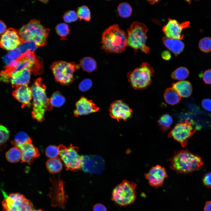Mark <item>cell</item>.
I'll list each match as a JSON object with an SVG mask.
<instances>
[{
	"instance_id": "cell-46",
	"label": "cell",
	"mask_w": 211,
	"mask_h": 211,
	"mask_svg": "<svg viewBox=\"0 0 211 211\" xmlns=\"http://www.w3.org/2000/svg\"><path fill=\"white\" fill-rule=\"evenodd\" d=\"M6 26L5 23L0 20V34L4 33L6 30Z\"/></svg>"
},
{
	"instance_id": "cell-36",
	"label": "cell",
	"mask_w": 211,
	"mask_h": 211,
	"mask_svg": "<svg viewBox=\"0 0 211 211\" xmlns=\"http://www.w3.org/2000/svg\"><path fill=\"white\" fill-rule=\"evenodd\" d=\"M55 29L57 33L62 39H65L66 37L69 34L70 31L68 25L64 23L57 25Z\"/></svg>"
},
{
	"instance_id": "cell-16",
	"label": "cell",
	"mask_w": 211,
	"mask_h": 211,
	"mask_svg": "<svg viewBox=\"0 0 211 211\" xmlns=\"http://www.w3.org/2000/svg\"><path fill=\"white\" fill-rule=\"evenodd\" d=\"M52 181L53 186L50 195L52 199V204L54 206L63 208L66 203V197L63 181L60 178Z\"/></svg>"
},
{
	"instance_id": "cell-25",
	"label": "cell",
	"mask_w": 211,
	"mask_h": 211,
	"mask_svg": "<svg viewBox=\"0 0 211 211\" xmlns=\"http://www.w3.org/2000/svg\"><path fill=\"white\" fill-rule=\"evenodd\" d=\"M83 70L88 73L92 72L96 70L97 64L96 61L90 57H85L80 61L79 65Z\"/></svg>"
},
{
	"instance_id": "cell-10",
	"label": "cell",
	"mask_w": 211,
	"mask_h": 211,
	"mask_svg": "<svg viewBox=\"0 0 211 211\" xmlns=\"http://www.w3.org/2000/svg\"><path fill=\"white\" fill-rule=\"evenodd\" d=\"M4 195L2 211H31L34 209L31 202L20 193H12L8 195Z\"/></svg>"
},
{
	"instance_id": "cell-41",
	"label": "cell",
	"mask_w": 211,
	"mask_h": 211,
	"mask_svg": "<svg viewBox=\"0 0 211 211\" xmlns=\"http://www.w3.org/2000/svg\"><path fill=\"white\" fill-rule=\"evenodd\" d=\"M203 182L204 185L209 188H211V172L205 174L203 178Z\"/></svg>"
},
{
	"instance_id": "cell-38",
	"label": "cell",
	"mask_w": 211,
	"mask_h": 211,
	"mask_svg": "<svg viewBox=\"0 0 211 211\" xmlns=\"http://www.w3.org/2000/svg\"><path fill=\"white\" fill-rule=\"evenodd\" d=\"M78 17L76 13L71 10L66 12L64 15L63 18L64 21L67 23L74 22L77 20Z\"/></svg>"
},
{
	"instance_id": "cell-3",
	"label": "cell",
	"mask_w": 211,
	"mask_h": 211,
	"mask_svg": "<svg viewBox=\"0 0 211 211\" xmlns=\"http://www.w3.org/2000/svg\"><path fill=\"white\" fill-rule=\"evenodd\" d=\"M102 48L105 51L111 53H120L125 49L127 45V36L117 24L110 26L103 33Z\"/></svg>"
},
{
	"instance_id": "cell-8",
	"label": "cell",
	"mask_w": 211,
	"mask_h": 211,
	"mask_svg": "<svg viewBox=\"0 0 211 211\" xmlns=\"http://www.w3.org/2000/svg\"><path fill=\"white\" fill-rule=\"evenodd\" d=\"M79 66L74 62L60 61L53 62L50 68L57 82L63 85H68L74 80V73Z\"/></svg>"
},
{
	"instance_id": "cell-28",
	"label": "cell",
	"mask_w": 211,
	"mask_h": 211,
	"mask_svg": "<svg viewBox=\"0 0 211 211\" xmlns=\"http://www.w3.org/2000/svg\"><path fill=\"white\" fill-rule=\"evenodd\" d=\"M6 158L10 162L15 163L21 160L22 154L20 150L14 147L10 148L6 154Z\"/></svg>"
},
{
	"instance_id": "cell-37",
	"label": "cell",
	"mask_w": 211,
	"mask_h": 211,
	"mask_svg": "<svg viewBox=\"0 0 211 211\" xmlns=\"http://www.w3.org/2000/svg\"><path fill=\"white\" fill-rule=\"evenodd\" d=\"M45 153L50 159L57 158L59 154L58 147L54 145H50L46 148Z\"/></svg>"
},
{
	"instance_id": "cell-44",
	"label": "cell",
	"mask_w": 211,
	"mask_h": 211,
	"mask_svg": "<svg viewBox=\"0 0 211 211\" xmlns=\"http://www.w3.org/2000/svg\"><path fill=\"white\" fill-rule=\"evenodd\" d=\"M93 211H107L106 207L103 205L98 203L93 206Z\"/></svg>"
},
{
	"instance_id": "cell-2",
	"label": "cell",
	"mask_w": 211,
	"mask_h": 211,
	"mask_svg": "<svg viewBox=\"0 0 211 211\" xmlns=\"http://www.w3.org/2000/svg\"><path fill=\"white\" fill-rule=\"evenodd\" d=\"M30 88L33 98L32 116L33 119L41 122L45 119V112L52 110L53 106L46 96V86L41 78L35 80Z\"/></svg>"
},
{
	"instance_id": "cell-9",
	"label": "cell",
	"mask_w": 211,
	"mask_h": 211,
	"mask_svg": "<svg viewBox=\"0 0 211 211\" xmlns=\"http://www.w3.org/2000/svg\"><path fill=\"white\" fill-rule=\"evenodd\" d=\"M59 158L67 170L73 171L81 169V156L78 153V148L71 144L67 147L60 144L58 146Z\"/></svg>"
},
{
	"instance_id": "cell-42",
	"label": "cell",
	"mask_w": 211,
	"mask_h": 211,
	"mask_svg": "<svg viewBox=\"0 0 211 211\" xmlns=\"http://www.w3.org/2000/svg\"><path fill=\"white\" fill-rule=\"evenodd\" d=\"M202 106L205 110L211 112V100L209 99H204L202 102Z\"/></svg>"
},
{
	"instance_id": "cell-20",
	"label": "cell",
	"mask_w": 211,
	"mask_h": 211,
	"mask_svg": "<svg viewBox=\"0 0 211 211\" xmlns=\"http://www.w3.org/2000/svg\"><path fill=\"white\" fill-rule=\"evenodd\" d=\"M31 72L29 69L25 68L15 70L12 74L9 82L13 88L28 85L29 82Z\"/></svg>"
},
{
	"instance_id": "cell-24",
	"label": "cell",
	"mask_w": 211,
	"mask_h": 211,
	"mask_svg": "<svg viewBox=\"0 0 211 211\" xmlns=\"http://www.w3.org/2000/svg\"><path fill=\"white\" fill-rule=\"evenodd\" d=\"M164 98L168 104L174 105L178 103L180 101L181 97L172 87L167 88L164 94Z\"/></svg>"
},
{
	"instance_id": "cell-31",
	"label": "cell",
	"mask_w": 211,
	"mask_h": 211,
	"mask_svg": "<svg viewBox=\"0 0 211 211\" xmlns=\"http://www.w3.org/2000/svg\"><path fill=\"white\" fill-rule=\"evenodd\" d=\"M117 11L120 16L123 18H127L131 15L132 8L128 3L123 2L120 4L118 6Z\"/></svg>"
},
{
	"instance_id": "cell-34",
	"label": "cell",
	"mask_w": 211,
	"mask_h": 211,
	"mask_svg": "<svg viewBox=\"0 0 211 211\" xmlns=\"http://www.w3.org/2000/svg\"><path fill=\"white\" fill-rule=\"evenodd\" d=\"M77 14L80 20L83 19L86 21H89L91 18L90 11L88 7L83 5L78 8Z\"/></svg>"
},
{
	"instance_id": "cell-48",
	"label": "cell",
	"mask_w": 211,
	"mask_h": 211,
	"mask_svg": "<svg viewBox=\"0 0 211 211\" xmlns=\"http://www.w3.org/2000/svg\"><path fill=\"white\" fill-rule=\"evenodd\" d=\"M31 211H43L42 210H40V209H38V210H35V209H33Z\"/></svg>"
},
{
	"instance_id": "cell-35",
	"label": "cell",
	"mask_w": 211,
	"mask_h": 211,
	"mask_svg": "<svg viewBox=\"0 0 211 211\" xmlns=\"http://www.w3.org/2000/svg\"><path fill=\"white\" fill-rule=\"evenodd\" d=\"M199 47L203 52L208 53L211 51V38L207 37L202 38L199 41Z\"/></svg>"
},
{
	"instance_id": "cell-5",
	"label": "cell",
	"mask_w": 211,
	"mask_h": 211,
	"mask_svg": "<svg viewBox=\"0 0 211 211\" xmlns=\"http://www.w3.org/2000/svg\"><path fill=\"white\" fill-rule=\"evenodd\" d=\"M154 73L153 67L149 63L143 62L138 67L127 74L129 82L134 89L144 90L152 83Z\"/></svg>"
},
{
	"instance_id": "cell-14",
	"label": "cell",
	"mask_w": 211,
	"mask_h": 211,
	"mask_svg": "<svg viewBox=\"0 0 211 211\" xmlns=\"http://www.w3.org/2000/svg\"><path fill=\"white\" fill-rule=\"evenodd\" d=\"M109 111L110 117L118 120H126L132 116V109L121 100L113 102L110 106Z\"/></svg>"
},
{
	"instance_id": "cell-49",
	"label": "cell",
	"mask_w": 211,
	"mask_h": 211,
	"mask_svg": "<svg viewBox=\"0 0 211 211\" xmlns=\"http://www.w3.org/2000/svg\"><path fill=\"white\" fill-rule=\"evenodd\" d=\"M41 1V2H45H45H47V1H47V0H41V1Z\"/></svg>"
},
{
	"instance_id": "cell-30",
	"label": "cell",
	"mask_w": 211,
	"mask_h": 211,
	"mask_svg": "<svg viewBox=\"0 0 211 211\" xmlns=\"http://www.w3.org/2000/svg\"><path fill=\"white\" fill-rule=\"evenodd\" d=\"M189 74V71L186 67H181L177 68L172 73L171 77L174 79L183 80L187 78Z\"/></svg>"
},
{
	"instance_id": "cell-32",
	"label": "cell",
	"mask_w": 211,
	"mask_h": 211,
	"mask_svg": "<svg viewBox=\"0 0 211 211\" xmlns=\"http://www.w3.org/2000/svg\"><path fill=\"white\" fill-rule=\"evenodd\" d=\"M49 99L52 106L57 107H61L65 102V98L58 91L54 93Z\"/></svg>"
},
{
	"instance_id": "cell-6",
	"label": "cell",
	"mask_w": 211,
	"mask_h": 211,
	"mask_svg": "<svg viewBox=\"0 0 211 211\" xmlns=\"http://www.w3.org/2000/svg\"><path fill=\"white\" fill-rule=\"evenodd\" d=\"M147 31V28L144 23L138 21L133 22L127 30V45L133 48L136 52L139 49L142 52L148 53L150 48L146 44Z\"/></svg>"
},
{
	"instance_id": "cell-11",
	"label": "cell",
	"mask_w": 211,
	"mask_h": 211,
	"mask_svg": "<svg viewBox=\"0 0 211 211\" xmlns=\"http://www.w3.org/2000/svg\"><path fill=\"white\" fill-rule=\"evenodd\" d=\"M197 130L193 122L186 119L177 124L170 132L168 137H172L184 147L187 144L188 139Z\"/></svg>"
},
{
	"instance_id": "cell-15",
	"label": "cell",
	"mask_w": 211,
	"mask_h": 211,
	"mask_svg": "<svg viewBox=\"0 0 211 211\" xmlns=\"http://www.w3.org/2000/svg\"><path fill=\"white\" fill-rule=\"evenodd\" d=\"M144 176L150 186L157 188L163 185L168 175L164 168L157 165L152 167Z\"/></svg>"
},
{
	"instance_id": "cell-17",
	"label": "cell",
	"mask_w": 211,
	"mask_h": 211,
	"mask_svg": "<svg viewBox=\"0 0 211 211\" xmlns=\"http://www.w3.org/2000/svg\"><path fill=\"white\" fill-rule=\"evenodd\" d=\"M81 169L84 171L89 173L101 172L104 167V162L100 157L96 156H81Z\"/></svg>"
},
{
	"instance_id": "cell-18",
	"label": "cell",
	"mask_w": 211,
	"mask_h": 211,
	"mask_svg": "<svg viewBox=\"0 0 211 211\" xmlns=\"http://www.w3.org/2000/svg\"><path fill=\"white\" fill-rule=\"evenodd\" d=\"M75 106L74 114L76 117L97 112L100 109L92 100L84 96L81 97L76 103Z\"/></svg>"
},
{
	"instance_id": "cell-40",
	"label": "cell",
	"mask_w": 211,
	"mask_h": 211,
	"mask_svg": "<svg viewBox=\"0 0 211 211\" xmlns=\"http://www.w3.org/2000/svg\"><path fill=\"white\" fill-rule=\"evenodd\" d=\"M201 75L206 84H211V69L206 70Z\"/></svg>"
},
{
	"instance_id": "cell-1",
	"label": "cell",
	"mask_w": 211,
	"mask_h": 211,
	"mask_svg": "<svg viewBox=\"0 0 211 211\" xmlns=\"http://www.w3.org/2000/svg\"><path fill=\"white\" fill-rule=\"evenodd\" d=\"M170 161L171 169L179 173L187 174L199 170L204 164L199 156L188 150L175 152Z\"/></svg>"
},
{
	"instance_id": "cell-12",
	"label": "cell",
	"mask_w": 211,
	"mask_h": 211,
	"mask_svg": "<svg viewBox=\"0 0 211 211\" xmlns=\"http://www.w3.org/2000/svg\"><path fill=\"white\" fill-rule=\"evenodd\" d=\"M23 42L18 31L13 28L7 29L0 35V46L6 50L15 49Z\"/></svg>"
},
{
	"instance_id": "cell-13",
	"label": "cell",
	"mask_w": 211,
	"mask_h": 211,
	"mask_svg": "<svg viewBox=\"0 0 211 211\" xmlns=\"http://www.w3.org/2000/svg\"><path fill=\"white\" fill-rule=\"evenodd\" d=\"M190 22L186 21L180 23L177 20L169 18L166 25L162 30L166 37L170 38L182 40L184 35L182 34L183 29L189 26Z\"/></svg>"
},
{
	"instance_id": "cell-47",
	"label": "cell",
	"mask_w": 211,
	"mask_h": 211,
	"mask_svg": "<svg viewBox=\"0 0 211 211\" xmlns=\"http://www.w3.org/2000/svg\"><path fill=\"white\" fill-rule=\"evenodd\" d=\"M204 211H211V201L206 202L204 207Z\"/></svg>"
},
{
	"instance_id": "cell-19",
	"label": "cell",
	"mask_w": 211,
	"mask_h": 211,
	"mask_svg": "<svg viewBox=\"0 0 211 211\" xmlns=\"http://www.w3.org/2000/svg\"><path fill=\"white\" fill-rule=\"evenodd\" d=\"M17 147L21 150L22 154L21 162L29 165L32 164L34 159L40 155L38 148L32 142L25 143Z\"/></svg>"
},
{
	"instance_id": "cell-26",
	"label": "cell",
	"mask_w": 211,
	"mask_h": 211,
	"mask_svg": "<svg viewBox=\"0 0 211 211\" xmlns=\"http://www.w3.org/2000/svg\"><path fill=\"white\" fill-rule=\"evenodd\" d=\"M47 169L51 173L59 172L62 168V163L60 158H56L48 159L46 163Z\"/></svg>"
},
{
	"instance_id": "cell-29",
	"label": "cell",
	"mask_w": 211,
	"mask_h": 211,
	"mask_svg": "<svg viewBox=\"0 0 211 211\" xmlns=\"http://www.w3.org/2000/svg\"><path fill=\"white\" fill-rule=\"evenodd\" d=\"M10 136V132L7 128L0 125V151H3L7 145Z\"/></svg>"
},
{
	"instance_id": "cell-33",
	"label": "cell",
	"mask_w": 211,
	"mask_h": 211,
	"mask_svg": "<svg viewBox=\"0 0 211 211\" xmlns=\"http://www.w3.org/2000/svg\"><path fill=\"white\" fill-rule=\"evenodd\" d=\"M173 122L171 117L167 114L162 115L158 121L159 126L163 130H166L169 129Z\"/></svg>"
},
{
	"instance_id": "cell-39",
	"label": "cell",
	"mask_w": 211,
	"mask_h": 211,
	"mask_svg": "<svg viewBox=\"0 0 211 211\" xmlns=\"http://www.w3.org/2000/svg\"><path fill=\"white\" fill-rule=\"evenodd\" d=\"M92 86L91 80L89 78L85 79L80 83L79 85V89L81 91L86 92L89 90Z\"/></svg>"
},
{
	"instance_id": "cell-23",
	"label": "cell",
	"mask_w": 211,
	"mask_h": 211,
	"mask_svg": "<svg viewBox=\"0 0 211 211\" xmlns=\"http://www.w3.org/2000/svg\"><path fill=\"white\" fill-rule=\"evenodd\" d=\"M162 40L166 47L176 55L180 54L184 49V45L181 40L166 37L163 38Z\"/></svg>"
},
{
	"instance_id": "cell-43",
	"label": "cell",
	"mask_w": 211,
	"mask_h": 211,
	"mask_svg": "<svg viewBox=\"0 0 211 211\" xmlns=\"http://www.w3.org/2000/svg\"><path fill=\"white\" fill-rule=\"evenodd\" d=\"M20 50L17 48L15 49L11 50L9 53V56L12 58L16 59L20 56Z\"/></svg>"
},
{
	"instance_id": "cell-4",
	"label": "cell",
	"mask_w": 211,
	"mask_h": 211,
	"mask_svg": "<svg viewBox=\"0 0 211 211\" xmlns=\"http://www.w3.org/2000/svg\"><path fill=\"white\" fill-rule=\"evenodd\" d=\"M49 32V29L45 28L39 21L35 19L31 20L18 31L23 42L32 41L37 47L47 45Z\"/></svg>"
},
{
	"instance_id": "cell-7",
	"label": "cell",
	"mask_w": 211,
	"mask_h": 211,
	"mask_svg": "<svg viewBox=\"0 0 211 211\" xmlns=\"http://www.w3.org/2000/svg\"><path fill=\"white\" fill-rule=\"evenodd\" d=\"M136 184L132 181L124 180L113 190L111 200L115 204L125 206L132 203L136 197L135 189Z\"/></svg>"
},
{
	"instance_id": "cell-22",
	"label": "cell",
	"mask_w": 211,
	"mask_h": 211,
	"mask_svg": "<svg viewBox=\"0 0 211 211\" xmlns=\"http://www.w3.org/2000/svg\"><path fill=\"white\" fill-rule=\"evenodd\" d=\"M172 87L181 97L187 98L191 94L192 87L190 83L187 81H181L173 83Z\"/></svg>"
},
{
	"instance_id": "cell-45",
	"label": "cell",
	"mask_w": 211,
	"mask_h": 211,
	"mask_svg": "<svg viewBox=\"0 0 211 211\" xmlns=\"http://www.w3.org/2000/svg\"><path fill=\"white\" fill-rule=\"evenodd\" d=\"M161 57L164 59L168 60L171 58V54L168 51L165 50L162 53Z\"/></svg>"
},
{
	"instance_id": "cell-21",
	"label": "cell",
	"mask_w": 211,
	"mask_h": 211,
	"mask_svg": "<svg viewBox=\"0 0 211 211\" xmlns=\"http://www.w3.org/2000/svg\"><path fill=\"white\" fill-rule=\"evenodd\" d=\"M12 95L21 103L22 108L30 105L32 98L31 88L28 85L21 86L16 88L12 92Z\"/></svg>"
},
{
	"instance_id": "cell-27",
	"label": "cell",
	"mask_w": 211,
	"mask_h": 211,
	"mask_svg": "<svg viewBox=\"0 0 211 211\" xmlns=\"http://www.w3.org/2000/svg\"><path fill=\"white\" fill-rule=\"evenodd\" d=\"M32 142L31 139L24 132H18L15 135L14 139L11 141V144L17 147L25 143Z\"/></svg>"
}]
</instances>
